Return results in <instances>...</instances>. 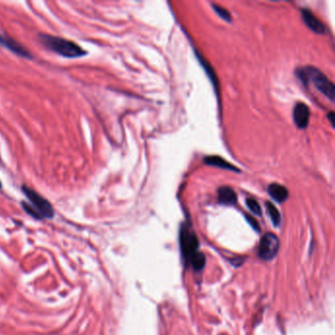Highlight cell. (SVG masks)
<instances>
[{
    "label": "cell",
    "mask_w": 335,
    "mask_h": 335,
    "mask_svg": "<svg viewBox=\"0 0 335 335\" xmlns=\"http://www.w3.org/2000/svg\"><path fill=\"white\" fill-rule=\"evenodd\" d=\"M309 108L306 103H298L293 109V120L299 129H305L309 125Z\"/></svg>",
    "instance_id": "obj_6"
},
{
    "label": "cell",
    "mask_w": 335,
    "mask_h": 335,
    "mask_svg": "<svg viewBox=\"0 0 335 335\" xmlns=\"http://www.w3.org/2000/svg\"><path fill=\"white\" fill-rule=\"evenodd\" d=\"M180 245L182 254L187 261L193 257L194 255L199 252V241L196 234L187 226H184L181 229Z\"/></svg>",
    "instance_id": "obj_5"
},
{
    "label": "cell",
    "mask_w": 335,
    "mask_h": 335,
    "mask_svg": "<svg viewBox=\"0 0 335 335\" xmlns=\"http://www.w3.org/2000/svg\"><path fill=\"white\" fill-rule=\"evenodd\" d=\"M39 37V40L49 50L67 58H78L87 54L86 51L72 40L45 34H40Z\"/></svg>",
    "instance_id": "obj_2"
},
{
    "label": "cell",
    "mask_w": 335,
    "mask_h": 335,
    "mask_svg": "<svg viewBox=\"0 0 335 335\" xmlns=\"http://www.w3.org/2000/svg\"><path fill=\"white\" fill-rule=\"evenodd\" d=\"M246 205L253 213H255L257 216H261V207L255 199H252V198L247 199L246 200Z\"/></svg>",
    "instance_id": "obj_15"
},
{
    "label": "cell",
    "mask_w": 335,
    "mask_h": 335,
    "mask_svg": "<svg viewBox=\"0 0 335 335\" xmlns=\"http://www.w3.org/2000/svg\"><path fill=\"white\" fill-rule=\"evenodd\" d=\"M302 19L305 22L306 26L312 30L316 34H324L325 33V26L323 25L322 21L317 18V16L309 11V9H302Z\"/></svg>",
    "instance_id": "obj_7"
},
{
    "label": "cell",
    "mask_w": 335,
    "mask_h": 335,
    "mask_svg": "<svg viewBox=\"0 0 335 335\" xmlns=\"http://www.w3.org/2000/svg\"><path fill=\"white\" fill-rule=\"evenodd\" d=\"M23 193L26 195L30 204L23 203V207L27 212L33 218L38 219H52L54 216V210L51 203L42 196L37 193L34 189L28 186L22 187Z\"/></svg>",
    "instance_id": "obj_3"
},
{
    "label": "cell",
    "mask_w": 335,
    "mask_h": 335,
    "mask_svg": "<svg viewBox=\"0 0 335 335\" xmlns=\"http://www.w3.org/2000/svg\"><path fill=\"white\" fill-rule=\"evenodd\" d=\"M268 192L270 194L271 198L277 203H284L288 199V196H289L288 190L278 183L271 184L268 188Z\"/></svg>",
    "instance_id": "obj_10"
},
{
    "label": "cell",
    "mask_w": 335,
    "mask_h": 335,
    "mask_svg": "<svg viewBox=\"0 0 335 335\" xmlns=\"http://www.w3.org/2000/svg\"><path fill=\"white\" fill-rule=\"evenodd\" d=\"M246 219L248 220L249 224H251V226H252L255 230H257V231H259V230H260V227H259L258 221H257L256 219H254V218H252L251 216H248V214H246Z\"/></svg>",
    "instance_id": "obj_16"
},
{
    "label": "cell",
    "mask_w": 335,
    "mask_h": 335,
    "mask_svg": "<svg viewBox=\"0 0 335 335\" xmlns=\"http://www.w3.org/2000/svg\"><path fill=\"white\" fill-rule=\"evenodd\" d=\"M267 209H268L269 216L271 217V221L274 224V226H278L280 223V220H281V217H280L278 209L270 202H267Z\"/></svg>",
    "instance_id": "obj_13"
},
{
    "label": "cell",
    "mask_w": 335,
    "mask_h": 335,
    "mask_svg": "<svg viewBox=\"0 0 335 335\" xmlns=\"http://www.w3.org/2000/svg\"><path fill=\"white\" fill-rule=\"evenodd\" d=\"M0 188H1V183H0Z\"/></svg>",
    "instance_id": "obj_18"
},
{
    "label": "cell",
    "mask_w": 335,
    "mask_h": 335,
    "mask_svg": "<svg viewBox=\"0 0 335 335\" xmlns=\"http://www.w3.org/2000/svg\"><path fill=\"white\" fill-rule=\"evenodd\" d=\"M295 74L303 84L307 86L309 83H313L317 90H320L331 102H334V85L321 70L315 67H302L297 69Z\"/></svg>",
    "instance_id": "obj_1"
},
{
    "label": "cell",
    "mask_w": 335,
    "mask_h": 335,
    "mask_svg": "<svg viewBox=\"0 0 335 335\" xmlns=\"http://www.w3.org/2000/svg\"><path fill=\"white\" fill-rule=\"evenodd\" d=\"M279 251V239L273 233H266L259 242L258 256L265 260H271Z\"/></svg>",
    "instance_id": "obj_4"
},
{
    "label": "cell",
    "mask_w": 335,
    "mask_h": 335,
    "mask_svg": "<svg viewBox=\"0 0 335 335\" xmlns=\"http://www.w3.org/2000/svg\"><path fill=\"white\" fill-rule=\"evenodd\" d=\"M0 44L7 47L14 53L18 54L19 56L31 58V53L28 52L26 49L23 45H21L18 41H16L15 39H11L9 37H4V36L0 35Z\"/></svg>",
    "instance_id": "obj_8"
},
{
    "label": "cell",
    "mask_w": 335,
    "mask_h": 335,
    "mask_svg": "<svg viewBox=\"0 0 335 335\" xmlns=\"http://www.w3.org/2000/svg\"><path fill=\"white\" fill-rule=\"evenodd\" d=\"M219 203L225 206H232L237 203V195L230 187H221L219 188Z\"/></svg>",
    "instance_id": "obj_11"
},
{
    "label": "cell",
    "mask_w": 335,
    "mask_h": 335,
    "mask_svg": "<svg viewBox=\"0 0 335 335\" xmlns=\"http://www.w3.org/2000/svg\"><path fill=\"white\" fill-rule=\"evenodd\" d=\"M188 262L192 265L196 271H201L206 265V257L201 252H197L193 257L189 259Z\"/></svg>",
    "instance_id": "obj_12"
},
{
    "label": "cell",
    "mask_w": 335,
    "mask_h": 335,
    "mask_svg": "<svg viewBox=\"0 0 335 335\" xmlns=\"http://www.w3.org/2000/svg\"><path fill=\"white\" fill-rule=\"evenodd\" d=\"M204 162L206 163V165H209V166H214V167L221 168V169H225V170H229V171L240 172V169L235 167L230 162H228L227 160H225L224 158H222L221 156H218V155L206 156L204 159Z\"/></svg>",
    "instance_id": "obj_9"
},
{
    "label": "cell",
    "mask_w": 335,
    "mask_h": 335,
    "mask_svg": "<svg viewBox=\"0 0 335 335\" xmlns=\"http://www.w3.org/2000/svg\"><path fill=\"white\" fill-rule=\"evenodd\" d=\"M211 6H212L214 12L218 14L222 20H224V21H226L228 23H230L232 21V17H231V15H230L228 10H226L225 8H223V7L219 6V5H217V4H211Z\"/></svg>",
    "instance_id": "obj_14"
},
{
    "label": "cell",
    "mask_w": 335,
    "mask_h": 335,
    "mask_svg": "<svg viewBox=\"0 0 335 335\" xmlns=\"http://www.w3.org/2000/svg\"><path fill=\"white\" fill-rule=\"evenodd\" d=\"M327 118H328V120L330 121L331 125L334 127V112H330V113H328Z\"/></svg>",
    "instance_id": "obj_17"
}]
</instances>
